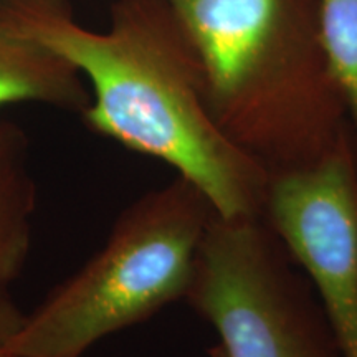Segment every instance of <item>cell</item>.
<instances>
[{"label": "cell", "mask_w": 357, "mask_h": 357, "mask_svg": "<svg viewBox=\"0 0 357 357\" xmlns=\"http://www.w3.org/2000/svg\"><path fill=\"white\" fill-rule=\"evenodd\" d=\"M223 132L270 178L354 144L316 0H158Z\"/></svg>", "instance_id": "cell-1"}, {"label": "cell", "mask_w": 357, "mask_h": 357, "mask_svg": "<svg viewBox=\"0 0 357 357\" xmlns=\"http://www.w3.org/2000/svg\"><path fill=\"white\" fill-rule=\"evenodd\" d=\"M35 40L86 78L93 131L171 166L222 217L263 215L270 176L223 132L194 56L174 26L144 17L101 33L38 7H19Z\"/></svg>", "instance_id": "cell-2"}, {"label": "cell", "mask_w": 357, "mask_h": 357, "mask_svg": "<svg viewBox=\"0 0 357 357\" xmlns=\"http://www.w3.org/2000/svg\"><path fill=\"white\" fill-rule=\"evenodd\" d=\"M215 208L176 176L132 202L102 247L58 284L10 339L15 357H82L98 341L185 300Z\"/></svg>", "instance_id": "cell-3"}, {"label": "cell", "mask_w": 357, "mask_h": 357, "mask_svg": "<svg viewBox=\"0 0 357 357\" xmlns=\"http://www.w3.org/2000/svg\"><path fill=\"white\" fill-rule=\"evenodd\" d=\"M185 300L223 357H344L310 280L263 215H213Z\"/></svg>", "instance_id": "cell-4"}, {"label": "cell", "mask_w": 357, "mask_h": 357, "mask_svg": "<svg viewBox=\"0 0 357 357\" xmlns=\"http://www.w3.org/2000/svg\"><path fill=\"white\" fill-rule=\"evenodd\" d=\"M263 217L301 266L344 357H357L356 146L270 178Z\"/></svg>", "instance_id": "cell-5"}, {"label": "cell", "mask_w": 357, "mask_h": 357, "mask_svg": "<svg viewBox=\"0 0 357 357\" xmlns=\"http://www.w3.org/2000/svg\"><path fill=\"white\" fill-rule=\"evenodd\" d=\"M82 75L30 35L19 7H0V108L43 102L84 109L89 98Z\"/></svg>", "instance_id": "cell-6"}, {"label": "cell", "mask_w": 357, "mask_h": 357, "mask_svg": "<svg viewBox=\"0 0 357 357\" xmlns=\"http://www.w3.org/2000/svg\"><path fill=\"white\" fill-rule=\"evenodd\" d=\"M35 208L37 187L24 134L0 121V294H8L29 260Z\"/></svg>", "instance_id": "cell-7"}, {"label": "cell", "mask_w": 357, "mask_h": 357, "mask_svg": "<svg viewBox=\"0 0 357 357\" xmlns=\"http://www.w3.org/2000/svg\"><path fill=\"white\" fill-rule=\"evenodd\" d=\"M329 68L344 98L357 155V0H316Z\"/></svg>", "instance_id": "cell-8"}, {"label": "cell", "mask_w": 357, "mask_h": 357, "mask_svg": "<svg viewBox=\"0 0 357 357\" xmlns=\"http://www.w3.org/2000/svg\"><path fill=\"white\" fill-rule=\"evenodd\" d=\"M25 314L8 298V294H0V351L7 347L10 339L15 336L24 323Z\"/></svg>", "instance_id": "cell-9"}, {"label": "cell", "mask_w": 357, "mask_h": 357, "mask_svg": "<svg viewBox=\"0 0 357 357\" xmlns=\"http://www.w3.org/2000/svg\"><path fill=\"white\" fill-rule=\"evenodd\" d=\"M0 357H15V356H10V354H7V352L0 351Z\"/></svg>", "instance_id": "cell-10"}]
</instances>
